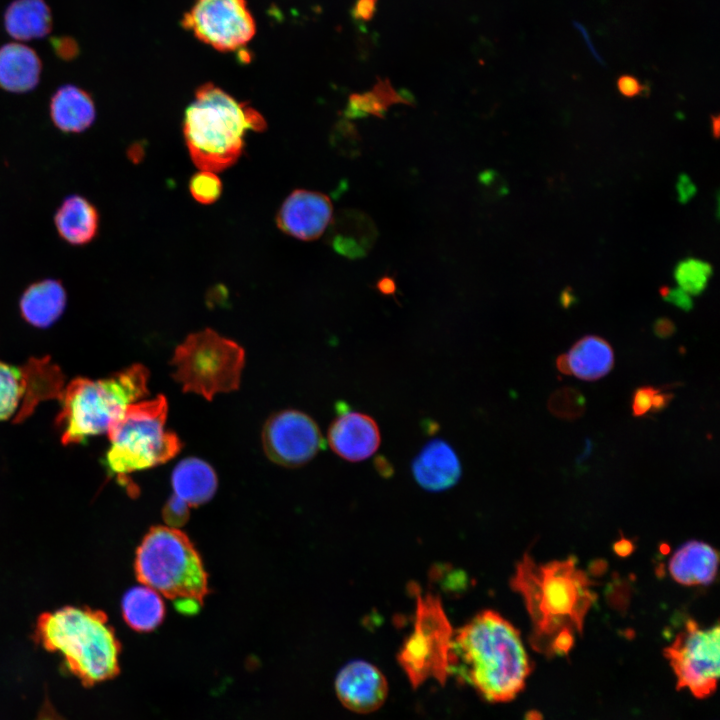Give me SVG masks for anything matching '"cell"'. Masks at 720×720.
I'll list each match as a JSON object with an SVG mask.
<instances>
[{"instance_id": "cell-1", "label": "cell", "mask_w": 720, "mask_h": 720, "mask_svg": "<svg viewBox=\"0 0 720 720\" xmlns=\"http://www.w3.org/2000/svg\"><path fill=\"white\" fill-rule=\"evenodd\" d=\"M511 587L521 595L528 611L534 649L547 656L567 654L596 599L591 581L576 561L567 558L540 564L525 554L516 566Z\"/></svg>"}, {"instance_id": "cell-2", "label": "cell", "mask_w": 720, "mask_h": 720, "mask_svg": "<svg viewBox=\"0 0 720 720\" xmlns=\"http://www.w3.org/2000/svg\"><path fill=\"white\" fill-rule=\"evenodd\" d=\"M451 671L487 701L506 702L524 688L531 662L519 631L497 612L484 610L452 637Z\"/></svg>"}, {"instance_id": "cell-3", "label": "cell", "mask_w": 720, "mask_h": 720, "mask_svg": "<svg viewBox=\"0 0 720 720\" xmlns=\"http://www.w3.org/2000/svg\"><path fill=\"white\" fill-rule=\"evenodd\" d=\"M265 128L266 121L258 111L205 83L185 110L183 132L194 164L201 170L219 172L240 158L248 131Z\"/></svg>"}, {"instance_id": "cell-4", "label": "cell", "mask_w": 720, "mask_h": 720, "mask_svg": "<svg viewBox=\"0 0 720 720\" xmlns=\"http://www.w3.org/2000/svg\"><path fill=\"white\" fill-rule=\"evenodd\" d=\"M36 636L47 650L61 653L86 686L119 672L120 643L101 611L69 606L48 612L40 616Z\"/></svg>"}, {"instance_id": "cell-5", "label": "cell", "mask_w": 720, "mask_h": 720, "mask_svg": "<svg viewBox=\"0 0 720 720\" xmlns=\"http://www.w3.org/2000/svg\"><path fill=\"white\" fill-rule=\"evenodd\" d=\"M149 371L133 364L109 377H78L66 384L56 424L65 445L107 433L126 408L149 394Z\"/></svg>"}, {"instance_id": "cell-6", "label": "cell", "mask_w": 720, "mask_h": 720, "mask_svg": "<svg viewBox=\"0 0 720 720\" xmlns=\"http://www.w3.org/2000/svg\"><path fill=\"white\" fill-rule=\"evenodd\" d=\"M134 568L140 583L177 603L201 604L209 592L202 559L177 528L152 527L137 548Z\"/></svg>"}, {"instance_id": "cell-7", "label": "cell", "mask_w": 720, "mask_h": 720, "mask_svg": "<svg viewBox=\"0 0 720 720\" xmlns=\"http://www.w3.org/2000/svg\"><path fill=\"white\" fill-rule=\"evenodd\" d=\"M168 404L163 395L130 404L109 428L110 447L104 457L108 472L118 477L164 464L176 456L182 442L165 429Z\"/></svg>"}, {"instance_id": "cell-8", "label": "cell", "mask_w": 720, "mask_h": 720, "mask_svg": "<svg viewBox=\"0 0 720 720\" xmlns=\"http://www.w3.org/2000/svg\"><path fill=\"white\" fill-rule=\"evenodd\" d=\"M245 362L243 348L212 329L190 334L174 352L173 378L184 392L212 400L218 393L237 390Z\"/></svg>"}, {"instance_id": "cell-9", "label": "cell", "mask_w": 720, "mask_h": 720, "mask_svg": "<svg viewBox=\"0 0 720 720\" xmlns=\"http://www.w3.org/2000/svg\"><path fill=\"white\" fill-rule=\"evenodd\" d=\"M410 592L416 599L414 627L398 661L413 687L432 677L444 684L450 672L451 624L437 596L422 595L415 584L410 585Z\"/></svg>"}, {"instance_id": "cell-10", "label": "cell", "mask_w": 720, "mask_h": 720, "mask_svg": "<svg viewBox=\"0 0 720 720\" xmlns=\"http://www.w3.org/2000/svg\"><path fill=\"white\" fill-rule=\"evenodd\" d=\"M65 385L64 374L48 356L21 365L0 359V421H25L41 402L59 400Z\"/></svg>"}, {"instance_id": "cell-11", "label": "cell", "mask_w": 720, "mask_h": 720, "mask_svg": "<svg viewBox=\"0 0 720 720\" xmlns=\"http://www.w3.org/2000/svg\"><path fill=\"white\" fill-rule=\"evenodd\" d=\"M719 634L718 625L704 629L688 621L665 649L679 688H687L696 697L709 696L715 690L720 671Z\"/></svg>"}, {"instance_id": "cell-12", "label": "cell", "mask_w": 720, "mask_h": 720, "mask_svg": "<svg viewBox=\"0 0 720 720\" xmlns=\"http://www.w3.org/2000/svg\"><path fill=\"white\" fill-rule=\"evenodd\" d=\"M201 42L221 52L244 48L256 33L246 0H196L182 20Z\"/></svg>"}, {"instance_id": "cell-13", "label": "cell", "mask_w": 720, "mask_h": 720, "mask_svg": "<svg viewBox=\"0 0 720 720\" xmlns=\"http://www.w3.org/2000/svg\"><path fill=\"white\" fill-rule=\"evenodd\" d=\"M267 457L278 465L299 467L324 448L317 423L307 414L286 409L271 415L262 431Z\"/></svg>"}, {"instance_id": "cell-14", "label": "cell", "mask_w": 720, "mask_h": 720, "mask_svg": "<svg viewBox=\"0 0 720 720\" xmlns=\"http://www.w3.org/2000/svg\"><path fill=\"white\" fill-rule=\"evenodd\" d=\"M333 207L322 193L297 189L282 203L276 223L281 231L299 240L319 238L332 221Z\"/></svg>"}, {"instance_id": "cell-15", "label": "cell", "mask_w": 720, "mask_h": 720, "mask_svg": "<svg viewBox=\"0 0 720 720\" xmlns=\"http://www.w3.org/2000/svg\"><path fill=\"white\" fill-rule=\"evenodd\" d=\"M337 405V417L328 429V443L335 454L350 462L363 461L380 446L377 422L369 415Z\"/></svg>"}, {"instance_id": "cell-16", "label": "cell", "mask_w": 720, "mask_h": 720, "mask_svg": "<svg viewBox=\"0 0 720 720\" xmlns=\"http://www.w3.org/2000/svg\"><path fill=\"white\" fill-rule=\"evenodd\" d=\"M335 688L341 703L357 713L378 709L388 692L387 681L381 671L362 660L352 661L339 671Z\"/></svg>"}, {"instance_id": "cell-17", "label": "cell", "mask_w": 720, "mask_h": 720, "mask_svg": "<svg viewBox=\"0 0 720 720\" xmlns=\"http://www.w3.org/2000/svg\"><path fill=\"white\" fill-rule=\"evenodd\" d=\"M418 484L430 491H441L456 484L461 475L459 458L443 440L427 443L412 463Z\"/></svg>"}, {"instance_id": "cell-18", "label": "cell", "mask_w": 720, "mask_h": 720, "mask_svg": "<svg viewBox=\"0 0 720 720\" xmlns=\"http://www.w3.org/2000/svg\"><path fill=\"white\" fill-rule=\"evenodd\" d=\"M50 117L60 131L80 133L94 123L95 104L84 89L72 84L63 85L51 97Z\"/></svg>"}, {"instance_id": "cell-19", "label": "cell", "mask_w": 720, "mask_h": 720, "mask_svg": "<svg viewBox=\"0 0 720 720\" xmlns=\"http://www.w3.org/2000/svg\"><path fill=\"white\" fill-rule=\"evenodd\" d=\"M42 63L37 53L20 43L0 47V88L23 93L34 89L39 81Z\"/></svg>"}, {"instance_id": "cell-20", "label": "cell", "mask_w": 720, "mask_h": 720, "mask_svg": "<svg viewBox=\"0 0 720 720\" xmlns=\"http://www.w3.org/2000/svg\"><path fill=\"white\" fill-rule=\"evenodd\" d=\"M330 224L333 248L351 259L365 256L377 237L373 221L357 210L341 211Z\"/></svg>"}, {"instance_id": "cell-21", "label": "cell", "mask_w": 720, "mask_h": 720, "mask_svg": "<svg viewBox=\"0 0 720 720\" xmlns=\"http://www.w3.org/2000/svg\"><path fill=\"white\" fill-rule=\"evenodd\" d=\"M54 223L59 236L64 241L81 246L96 237L99 229V214L87 198L70 195L58 207Z\"/></svg>"}, {"instance_id": "cell-22", "label": "cell", "mask_w": 720, "mask_h": 720, "mask_svg": "<svg viewBox=\"0 0 720 720\" xmlns=\"http://www.w3.org/2000/svg\"><path fill=\"white\" fill-rule=\"evenodd\" d=\"M171 484L174 495L190 507H197L214 496L217 476L207 462L196 457H188L181 460L173 469Z\"/></svg>"}, {"instance_id": "cell-23", "label": "cell", "mask_w": 720, "mask_h": 720, "mask_svg": "<svg viewBox=\"0 0 720 720\" xmlns=\"http://www.w3.org/2000/svg\"><path fill=\"white\" fill-rule=\"evenodd\" d=\"M718 554L710 545L691 541L675 552L669 561L671 576L683 585H704L713 581L718 568Z\"/></svg>"}, {"instance_id": "cell-24", "label": "cell", "mask_w": 720, "mask_h": 720, "mask_svg": "<svg viewBox=\"0 0 720 720\" xmlns=\"http://www.w3.org/2000/svg\"><path fill=\"white\" fill-rule=\"evenodd\" d=\"M66 292L61 282L46 279L31 284L20 300L23 318L37 328L52 325L63 313Z\"/></svg>"}, {"instance_id": "cell-25", "label": "cell", "mask_w": 720, "mask_h": 720, "mask_svg": "<svg viewBox=\"0 0 720 720\" xmlns=\"http://www.w3.org/2000/svg\"><path fill=\"white\" fill-rule=\"evenodd\" d=\"M7 33L16 40L46 36L52 29V14L44 0H14L4 14Z\"/></svg>"}, {"instance_id": "cell-26", "label": "cell", "mask_w": 720, "mask_h": 720, "mask_svg": "<svg viewBox=\"0 0 720 720\" xmlns=\"http://www.w3.org/2000/svg\"><path fill=\"white\" fill-rule=\"evenodd\" d=\"M571 374L594 381L607 375L614 365V353L603 338L587 335L579 339L567 354Z\"/></svg>"}, {"instance_id": "cell-27", "label": "cell", "mask_w": 720, "mask_h": 720, "mask_svg": "<svg viewBox=\"0 0 720 720\" xmlns=\"http://www.w3.org/2000/svg\"><path fill=\"white\" fill-rule=\"evenodd\" d=\"M121 609L126 623L138 632L154 630L165 616V606L160 595L145 585L129 589L122 598Z\"/></svg>"}, {"instance_id": "cell-28", "label": "cell", "mask_w": 720, "mask_h": 720, "mask_svg": "<svg viewBox=\"0 0 720 720\" xmlns=\"http://www.w3.org/2000/svg\"><path fill=\"white\" fill-rule=\"evenodd\" d=\"M410 102L408 94L397 92L388 79H378L371 91L350 96L344 115L352 119L369 115L383 117L390 105Z\"/></svg>"}, {"instance_id": "cell-29", "label": "cell", "mask_w": 720, "mask_h": 720, "mask_svg": "<svg viewBox=\"0 0 720 720\" xmlns=\"http://www.w3.org/2000/svg\"><path fill=\"white\" fill-rule=\"evenodd\" d=\"M713 273L710 263L693 257L680 260L674 268V278L679 287L692 295L701 294Z\"/></svg>"}, {"instance_id": "cell-30", "label": "cell", "mask_w": 720, "mask_h": 720, "mask_svg": "<svg viewBox=\"0 0 720 720\" xmlns=\"http://www.w3.org/2000/svg\"><path fill=\"white\" fill-rule=\"evenodd\" d=\"M547 407L551 414L560 419L575 420L584 414L586 400L578 389L562 387L551 394Z\"/></svg>"}, {"instance_id": "cell-31", "label": "cell", "mask_w": 720, "mask_h": 720, "mask_svg": "<svg viewBox=\"0 0 720 720\" xmlns=\"http://www.w3.org/2000/svg\"><path fill=\"white\" fill-rule=\"evenodd\" d=\"M192 197L201 204H211L222 193V182L215 172L201 170L194 174L189 182Z\"/></svg>"}, {"instance_id": "cell-32", "label": "cell", "mask_w": 720, "mask_h": 720, "mask_svg": "<svg viewBox=\"0 0 720 720\" xmlns=\"http://www.w3.org/2000/svg\"><path fill=\"white\" fill-rule=\"evenodd\" d=\"M189 508L187 503L173 494L163 507V519L169 527H181L189 519Z\"/></svg>"}, {"instance_id": "cell-33", "label": "cell", "mask_w": 720, "mask_h": 720, "mask_svg": "<svg viewBox=\"0 0 720 720\" xmlns=\"http://www.w3.org/2000/svg\"><path fill=\"white\" fill-rule=\"evenodd\" d=\"M656 387L645 385L638 387L632 395V414L635 417L646 415L652 406L653 395Z\"/></svg>"}, {"instance_id": "cell-34", "label": "cell", "mask_w": 720, "mask_h": 720, "mask_svg": "<svg viewBox=\"0 0 720 720\" xmlns=\"http://www.w3.org/2000/svg\"><path fill=\"white\" fill-rule=\"evenodd\" d=\"M659 293L664 301L685 312H688L693 308L692 298L680 287L661 286Z\"/></svg>"}, {"instance_id": "cell-35", "label": "cell", "mask_w": 720, "mask_h": 720, "mask_svg": "<svg viewBox=\"0 0 720 720\" xmlns=\"http://www.w3.org/2000/svg\"><path fill=\"white\" fill-rule=\"evenodd\" d=\"M616 86L618 92L626 98L639 96L646 89L637 77L630 74L620 75L616 81Z\"/></svg>"}, {"instance_id": "cell-36", "label": "cell", "mask_w": 720, "mask_h": 720, "mask_svg": "<svg viewBox=\"0 0 720 720\" xmlns=\"http://www.w3.org/2000/svg\"><path fill=\"white\" fill-rule=\"evenodd\" d=\"M677 200L685 205L690 202L697 193V187L691 177L686 173H680L675 185Z\"/></svg>"}, {"instance_id": "cell-37", "label": "cell", "mask_w": 720, "mask_h": 720, "mask_svg": "<svg viewBox=\"0 0 720 720\" xmlns=\"http://www.w3.org/2000/svg\"><path fill=\"white\" fill-rule=\"evenodd\" d=\"M378 0H356L352 8L353 18L360 21H369L376 12Z\"/></svg>"}, {"instance_id": "cell-38", "label": "cell", "mask_w": 720, "mask_h": 720, "mask_svg": "<svg viewBox=\"0 0 720 720\" xmlns=\"http://www.w3.org/2000/svg\"><path fill=\"white\" fill-rule=\"evenodd\" d=\"M652 330L658 338L667 339L674 335L676 326L670 318L660 317L653 322Z\"/></svg>"}, {"instance_id": "cell-39", "label": "cell", "mask_w": 720, "mask_h": 720, "mask_svg": "<svg viewBox=\"0 0 720 720\" xmlns=\"http://www.w3.org/2000/svg\"><path fill=\"white\" fill-rule=\"evenodd\" d=\"M54 48L56 54L64 60H71L78 54V48L72 40H57Z\"/></svg>"}, {"instance_id": "cell-40", "label": "cell", "mask_w": 720, "mask_h": 720, "mask_svg": "<svg viewBox=\"0 0 720 720\" xmlns=\"http://www.w3.org/2000/svg\"><path fill=\"white\" fill-rule=\"evenodd\" d=\"M674 397L672 392H666L664 389L657 388L652 399L651 410L654 413L660 412L667 408Z\"/></svg>"}, {"instance_id": "cell-41", "label": "cell", "mask_w": 720, "mask_h": 720, "mask_svg": "<svg viewBox=\"0 0 720 720\" xmlns=\"http://www.w3.org/2000/svg\"><path fill=\"white\" fill-rule=\"evenodd\" d=\"M377 288L382 294L390 295L395 291V283L390 277H383L377 283Z\"/></svg>"}, {"instance_id": "cell-42", "label": "cell", "mask_w": 720, "mask_h": 720, "mask_svg": "<svg viewBox=\"0 0 720 720\" xmlns=\"http://www.w3.org/2000/svg\"><path fill=\"white\" fill-rule=\"evenodd\" d=\"M556 367H557V369H558L561 373H563V374H566V375H570V374H571V370H570V366H569V361H568V356H567V354H561V355H559V356L557 357V359H556Z\"/></svg>"}, {"instance_id": "cell-43", "label": "cell", "mask_w": 720, "mask_h": 720, "mask_svg": "<svg viewBox=\"0 0 720 720\" xmlns=\"http://www.w3.org/2000/svg\"><path fill=\"white\" fill-rule=\"evenodd\" d=\"M560 301H561V304L566 308H568L575 301V297L572 294L570 288L565 289L561 293Z\"/></svg>"}, {"instance_id": "cell-44", "label": "cell", "mask_w": 720, "mask_h": 720, "mask_svg": "<svg viewBox=\"0 0 720 720\" xmlns=\"http://www.w3.org/2000/svg\"><path fill=\"white\" fill-rule=\"evenodd\" d=\"M719 123H720L719 115L712 114L710 116L711 133H712L713 138H715V139H718V137H719V130H720Z\"/></svg>"}, {"instance_id": "cell-45", "label": "cell", "mask_w": 720, "mask_h": 720, "mask_svg": "<svg viewBox=\"0 0 720 720\" xmlns=\"http://www.w3.org/2000/svg\"><path fill=\"white\" fill-rule=\"evenodd\" d=\"M577 27L580 29V31H581V33L583 34V36H584L587 40H589L585 29H584L582 26H580V25H577ZM588 45H589L592 53L594 54V56H595L599 61H601V59L599 58V56L597 55V53H596L595 50L593 49L592 44L588 42Z\"/></svg>"}, {"instance_id": "cell-46", "label": "cell", "mask_w": 720, "mask_h": 720, "mask_svg": "<svg viewBox=\"0 0 720 720\" xmlns=\"http://www.w3.org/2000/svg\"><path fill=\"white\" fill-rule=\"evenodd\" d=\"M527 720H541V717H540V715H539L538 713H536V712H530V713H528V715H527Z\"/></svg>"}]
</instances>
